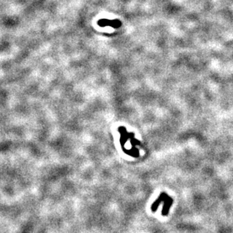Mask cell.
I'll use <instances>...</instances> for the list:
<instances>
[{
    "instance_id": "obj_1",
    "label": "cell",
    "mask_w": 233,
    "mask_h": 233,
    "mask_svg": "<svg viewBox=\"0 0 233 233\" xmlns=\"http://www.w3.org/2000/svg\"><path fill=\"white\" fill-rule=\"evenodd\" d=\"M121 22L118 20H109L107 19H103L98 21V24L100 27H106V26H111L112 27H119L121 25Z\"/></svg>"
}]
</instances>
